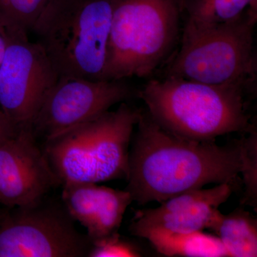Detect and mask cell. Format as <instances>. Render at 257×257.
I'll list each match as a JSON object with an SVG mask.
<instances>
[{
  "label": "cell",
  "mask_w": 257,
  "mask_h": 257,
  "mask_svg": "<svg viewBox=\"0 0 257 257\" xmlns=\"http://www.w3.org/2000/svg\"><path fill=\"white\" fill-rule=\"evenodd\" d=\"M57 184L32 125L20 126L15 137L0 145V205H35Z\"/></svg>",
  "instance_id": "cell-10"
},
{
  "label": "cell",
  "mask_w": 257,
  "mask_h": 257,
  "mask_svg": "<svg viewBox=\"0 0 257 257\" xmlns=\"http://www.w3.org/2000/svg\"><path fill=\"white\" fill-rule=\"evenodd\" d=\"M7 32L9 42L0 64V109L20 127L32 125L60 75L43 47L30 42L28 33Z\"/></svg>",
  "instance_id": "cell-8"
},
{
  "label": "cell",
  "mask_w": 257,
  "mask_h": 257,
  "mask_svg": "<svg viewBox=\"0 0 257 257\" xmlns=\"http://www.w3.org/2000/svg\"><path fill=\"white\" fill-rule=\"evenodd\" d=\"M5 214H6V212L0 209V223H1L3 219H4Z\"/></svg>",
  "instance_id": "cell-21"
},
{
  "label": "cell",
  "mask_w": 257,
  "mask_h": 257,
  "mask_svg": "<svg viewBox=\"0 0 257 257\" xmlns=\"http://www.w3.org/2000/svg\"><path fill=\"white\" fill-rule=\"evenodd\" d=\"M19 128L0 109V145L15 137Z\"/></svg>",
  "instance_id": "cell-19"
},
{
  "label": "cell",
  "mask_w": 257,
  "mask_h": 257,
  "mask_svg": "<svg viewBox=\"0 0 257 257\" xmlns=\"http://www.w3.org/2000/svg\"><path fill=\"white\" fill-rule=\"evenodd\" d=\"M62 199L69 215L87 229L92 243L118 233L125 211L133 202L126 190L95 183L62 184Z\"/></svg>",
  "instance_id": "cell-12"
},
{
  "label": "cell",
  "mask_w": 257,
  "mask_h": 257,
  "mask_svg": "<svg viewBox=\"0 0 257 257\" xmlns=\"http://www.w3.org/2000/svg\"><path fill=\"white\" fill-rule=\"evenodd\" d=\"M123 80H92L61 76L45 96L32 127L46 140L109 111L133 95Z\"/></svg>",
  "instance_id": "cell-9"
},
{
  "label": "cell",
  "mask_w": 257,
  "mask_h": 257,
  "mask_svg": "<svg viewBox=\"0 0 257 257\" xmlns=\"http://www.w3.org/2000/svg\"><path fill=\"white\" fill-rule=\"evenodd\" d=\"M114 0H51L32 31L60 77L104 80Z\"/></svg>",
  "instance_id": "cell-5"
},
{
  "label": "cell",
  "mask_w": 257,
  "mask_h": 257,
  "mask_svg": "<svg viewBox=\"0 0 257 257\" xmlns=\"http://www.w3.org/2000/svg\"><path fill=\"white\" fill-rule=\"evenodd\" d=\"M249 137L244 138V163L242 173L245 186L243 204H250L256 209L257 199V134L256 128L249 132Z\"/></svg>",
  "instance_id": "cell-17"
},
{
  "label": "cell",
  "mask_w": 257,
  "mask_h": 257,
  "mask_svg": "<svg viewBox=\"0 0 257 257\" xmlns=\"http://www.w3.org/2000/svg\"><path fill=\"white\" fill-rule=\"evenodd\" d=\"M14 208L0 223V257L88 256L92 243L63 206Z\"/></svg>",
  "instance_id": "cell-7"
},
{
  "label": "cell",
  "mask_w": 257,
  "mask_h": 257,
  "mask_svg": "<svg viewBox=\"0 0 257 257\" xmlns=\"http://www.w3.org/2000/svg\"><path fill=\"white\" fill-rule=\"evenodd\" d=\"M183 0H114L104 80L146 77L172 55Z\"/></svg>",
  "instance_id": "cell-4"
},
{
  "label": "cell",
  "mask_w": 257,
  "mask_h": 257,
  "mask_svg": "<svg viewBox=\"0 0 257 257\" xmlns=\"http://www.w3.org/2000/svg\"><path fill=\"white\" fill-rule=\"evenodd\" d=\"M211 230L230 256H257V221L248 211L237 209L226 215L221 214Z\"/></svg>",
  "instance_id": "cell-14"
},
{
  "label": "cell",
  "mask_w": 257,
  "mask_h": 257,
  "mask_svg": "<svg viewBox=\"0 0 257 257\" xmlns=\"http://www.w3.org/2000/svg\"><path fill=\"white\" fill-rule=\"evenodd\" d=\"M138 251L130 243L120 239L118 233L98 242L92 243L89 257L138 256Z\"/></svg>",
  "instance_id": "cell-18"
},
{
  "label": "cell",
  "mask_w": 257,
  "mask_h": 257,
  "mask_svg": "<svg viewBox=\"0 0 257 257\" xmlns=\"http://www.w3.org/2000/svg\"><path fill=\"white\" fill-rule=\"evenodd\" d=\"M257 0H183L185 26L203 27L237 20Z\"/></svg>",
  "instance_id": "cell-15"
},
{
  "label": "cell",
  "mask_w": 257,
  "mask_h": 257,
  "mask_svg": "<svg viewBox=\"0 0 257 257\" xmlns=\"http://www.w3.org/2000/svg\"><path fill=\"white\" fill-rule=\"evenodd\" d=\"M51 0H0V23L8 32L32 31Z\"/></svg>",
  "instance_id": "cell-16"
},
{
  "label": "cell",
  "mask_w": 257,
  "mask_h": 257,
  "mask_svg": "<svg viewBox=\"0 0 257 257\" xmlns=\"http://www.w3.org/2000/svg\"><path fill=\"white\" fill-rule=\"evenodd\" d=\"M131 234L147 239L157 251L167 256H230L217 236L203 231L177 233L160 228H146Z\"/></svg>",
  "instance_id": "cell-13"
},
{
  "label": "cell",
  "mask_w": 257,
  "mask_h": 257,
  "mask_svg": "<svg viewBox=\"0 0 257 257\" xmlns=\"http://www.w3.org/2000/svg\"><path fill=\"white\" fill-rule=\"evenodd\" d=\"M247 84H209L168 76L150 81L140 92L152 119L167 131L197 142L253 128L245 109Z\"/></svg>",
  "instance_id": "cell-2"
},
{
  "label": "cell",
  "mask_w": 257,
  "mask_h": 257,
  "mask_svg": "<svg viewBox=\"0 0 257 257\" xmlns=\"http://www.w3.org/2000/svg\"><path fill=\"white\" fill-rule=\"evenodd\" d=\"M234 186L218 184L210 189L188 191L160 203L158 207L139 211L130 225V233L160 228L177 233L211 229L220 217L219 208L228 200Z\"/></svg>",
  "instance_id": "cell-11"
},
{
  "label": "cell",
  "mask_w": 257,
  "mask_h": 257,
  "mask_svg": "<svg viewBox=\"0 0 257 257\" xmlns=\"http://www.w3.org/2000/svg\"><path fill=\"white\" fill-rule=\"evenodd\" d=\"M257 9L248 7L237 20L210 26H185L182 45L169 76L209 84L254 79V28Z\"/></svg>",
  "instance_id": "cell-6"
},
{
  "label": "cell",
  "mask_w": 257,
  "mask_h": 257,
  "mask_svg": "<svg viewBox=\"0 0 257 257\" xmlns=\"http://www.w3.org/2000/svg\"><path fill=\"white\" fill-rule=\"evenodd\" d=\"M8 42H9V37H8L6 29L0 23V64L4 58L5 52L8 48Z\"/></svg>",
  "instance_id": "cell-20"
},
{
  "label": "cell",
  "mask_w": 257,
  "mask_h": 257,
  "mask_svg": "<svg viewBox=\"0 0 257 257\" xmlns=\"http://www.w3.org/2000/svg\"><path fill=\"white\" fill-rule=\"evenodd\" d=\"M128 155L125 190L140 205L161 203L209 184L236 185L244 163L243 138L230 145L197 142L167 131L140 112Z\"/></svg>",
  "instance_id": "cell-1"
},
{
  "label": "cell",
  "mask_w": 257,
  "mask_h": 257,
  "mask_svg": "<svg viewBox=\"0 0 257 257\" xmlns=\"http://www.w3.org/2000/svg\"><path fill=\"white\" fill-rule=\"evenodd\" d=\"M140 112L123 102L116 110L46 140L43 152L58 183L126 179L130 144Z\"/></svg>",
  "instance_id": "cell-3"
}]
</instances>
